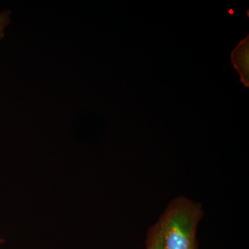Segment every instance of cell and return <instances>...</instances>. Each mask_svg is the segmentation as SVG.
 I'll use <instances>...</instances> for the list:
<instances>
[{
    "label": "cell",
    "instance_id": "cell-1",
    "mask_svg": "<svg viewBox=\"0 0 249 249\" xmlns=\"http://www.w3.org/2000/svg\"><path fill=\"white\" fill-rule=\"evenodd\" d=\"M203 216L201 206L178 197L168 205L158 224L164 249H196V232Z\"/></svg>",
    "mask_w": 249,
    "mask_h": 249
},
{
    "label": "cell",
    "instance_id": "cell-2",
    "mask_svg": "<svg viewBox=\"0 0 249 249\" xmlns=\"http://www.w3.org/2000/svg\"><path fill=\"white\" fill-rule=\"evenodd\" d=\"M234 68L240 76V81L246 88L249 86V37L241 41L231 55Z\"/></svg>",
    "mask_w": 249,
    "mask_h": 249
},
{
    "label": "cell",
    "instance_id": "cell-3",
    "mask_svg": "<svg viewBox=\"0 0 249 249\" xmlns=\"http://www.w3.org/2000/svg\"><path fill=\"white\" fill-rule=\"evenodd\" d=\"M147 249H164L158 224L150 228L147 235Z\"/></svg>",
    "mask_w": 249,
    "mask_h": 249
},
{
    "label": "cell",
    "instance_id": "cell-4",
    "mask_svg": "<svg viewBox=\"0 0 249 249\" xmlns=\"http://www.w3.org/2000/svg\"><path fill=\"white\" fill-rule=\"evenodd\" d=\"M11 11L4 10L0 13V40L4 38L5 29L11 22Z\"/></svg>",
    "mask_w": 249,
    "mask_h": 249
},
{
    "label": "cell",
    "instance_id": "cell-5",
    "mask_svg": "<svg viewBox=\"0 0 249 249\" xmlns=\"http://www.w3.org/2000/svg\"><path fill=\"white\" fill-rule=\"evenodd\" d=\"M3 242V240H1V239H0V243H1V242Z\"/></svg>",
    "mask_w": 249,
    "mask_h": 249
}]
</instances>
